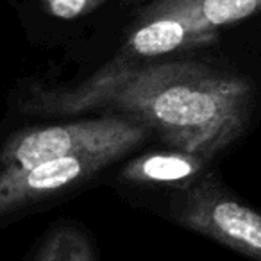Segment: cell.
<instances>
[{
    "label": "cell",
    "instance_id": "6da1fadb",
    "mask_svg": "<svg viewBox=\"0 0 261 261\" xmlns=\"http://www.w3.org/2000/svg\"><path fill=\"white\" fill-rule=\"evenodd\" d=\"M18 108L43 116L113 109L154 130L174 150L210 160L245 133L252 86L245 77L202 61L115 58L75 86L31 88Z\"/></svg>",
    "mask_w": 261,
    "mask_h": 261
},
{
    "label": "cell",
    "instance_id": "7a4b0ae2",
    "mask_svg": "<svg viewBox=\"0 0 261 261\" xmlns=\"http://www.w3.org/2000/svg\"><path fill=\"white\" fill-rule=\"evenodd\" d=\"M149 135L145 125L125 116L38 127L13 136L2 149L0 161L4 167H34L45 161L88 154L123 156L145 142Z\"/></svg>",
    "mask_w": 261,
    "mask_h": 261
},
{
    "label": "cell",
    "instance_id": "3957f363",
    "mask_svg": "<svg viewBox=\"0 0 261 261\" xmlns=\"http://www.w3.org/2000/svg\"><path fill=\"white\" fill-rule=\"evenodd\" d=\"M172 215L185 227L261 261V215L236 200L215 174L182 188L172 200Z\"/></svg>",
    "mask_w": 261,
    "mask_h": 261
},
{
    "label": "cell",
    "instance_id": "277c9868",
    "mask_svg": "<svg viewBox=\"0 0 261 261\" xmlns=\"http://www.w3.org/2000/svg\"><path fill=\"white\" fill-rule=\"evenodd\" d=\"M120 158L122 154H88L45 161L34 167H6L0 172V217L84 181Z\"/></svg>",
    "mask_w": 261,
    "mask_h": 261
},
{
    "label": "cell",
    "instance_id": "5b68a950",
    "mask_svg": "<svg viewBox=\"0 0 261 261\" xmlns=\"http://www.w3.org/2000/svg\"><path fill=\"white\" fill-rule=\"evenodd\" d=\"M215 40L217 33L200 29L188 16L150 9L142 25L129 34L116 58L129 63H142L175 50L204 47Z\"/></svg>",
    "mask_w": 261,
    "mask_h": 261
},
{
    "label": "cell",
    "instance_id": "8992f818",
    "mask_svg": "<svg viewBox=\"0 0 261 261\" xmlns=\"http://www.w3.org/2000/svg\"><path fill=\"white\" fill-rule=\"evenodd\" d=\"M206 158L197 154L172 150L152 152L129 161L122 170L123 181L149 186H174L186 188L200 177Z\"/></svg>",
    "mask_w": 261,
    "mask_h": 261
},
{
    "label": "cell",
    "instance_id": "52a82bcc",
    "mask_svg": "<svg viewBox=\"0 0 261 261\" xmlns=\"http://www.w3.org/2000/svg\"><path fill=\"white\" fill-rule=\"evenodd\" d=\"M152 11L179 13L200 29L217 33L220 27L249 18L261 9V0H156Z\"/></svg>",
    "mask_w": 261,
    "mask_h": 261
},
{
    "label": "cell",
    "instance_id": "ba28073f",
    "mask_svg": "<svg viewBox=\"0 0 261 261\" xmlns=\"http://www.w3.org/2000/svg\"><path fill=\"white\" fill-rule=\"evenodd\" d=\"M36 261H95V254L84 232L59 227L45 240Z\"/></svg>",
    "mask_w": 261,
    "mask_h": 261
},
{
    "label": "cell",
    "instance_id": "9c48e42d",
    "mask_svg": "<svg viewBox=\"0 0 261 261\" xmlns=\"http://www.w3.org/2000/svg\"><path fill=\"white\" fill-rule=\"evenodd\" d=\"M104 2L106 0H43V8L59 20H75Z\"/></svg>",
    "mask_w": 261,
    "mask_h": 261
}]
</instances>
